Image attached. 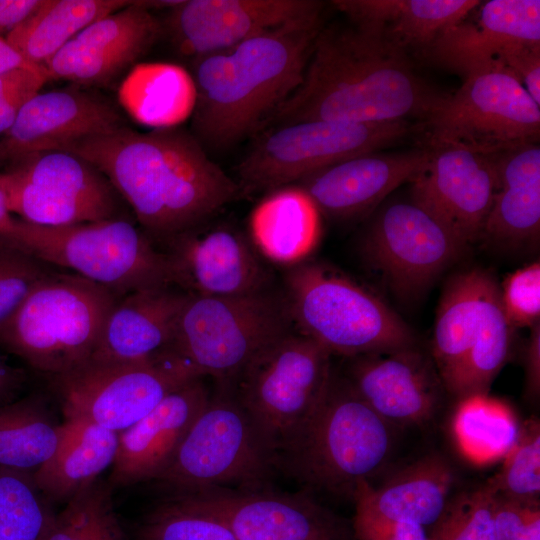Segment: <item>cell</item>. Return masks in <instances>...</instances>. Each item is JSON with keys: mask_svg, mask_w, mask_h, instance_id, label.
<instances>
[{"mask_svg": "<svg viewBox=\"0 0 540 540\" xmlns=\"http://www.w3.org/2000/svg\"><path fill=\"white\" fill-rule=\"evenodd\" d=\"M61 436L62 423L53 419L42 398L0 405V467L34 475L52 457Z\"/></svg>", "mask_w": 540, "mask_h": 540, "instance_id": "cell-36", "label": "cell"}, {"mask_svg": "<svg viewBox=\"0 0 540 540\" xmlns=\"http://www.w3.org/2000/svg\"><path fill=\"white\" fill-rule=\"evenodd\" d=\"M196 378L201 376L170 347L140 361H88L52 382L65 419H83L120 433Z\"/></svg>", "mask_w": 540, "mask_h": 540, "instance_id": "cell-12", "label": "cell"}, {"mask_svg": "<svg viewBox=\"0 0 540 540\" xmlns=\"http://www.w3.org/2000/svg\"><path fill=\"white\" fill-rule=\"evenodd\" d=\"M452 429L463 456L483 465L505 457L516 442L521 426L508 405L487 393L460 399Z\"/></svg>", "mask_w": 540, "mask_h": 540, "instance_id": "cell-37", "label": "cell"}, {"mask_svg": "<svg viewBox=\"0 0 540 540\" xmlns=\"http://www.w3.org/2000/svg\"><path fill=\"white\" fill-rule=\"evenodd\" d=\"M149 9L147 1H132L88 25L45 65L48 80L101 85L117 77L150 49L161 32Z\"/></svg>", "mask_w": 540, "mask_h": 540, "instance_id": "cell-22", "label": "cell"}, {"mask_svg": "<svg viewBox=\"0 0 540 540\" xmlns=\"http://www.w3.org/2000/svg\"><path fill=\"white\" fill-rule=\"evenodd\" d=\"M276 462L231 387L218 384L175 455L155 479L174 493L237 486L262 489Z\"/></svg>", "mask_w": 540, "mask_h": 540, "instance_id": "cell-10", "label": "cell"}, {"mask_svg": "<svg viewBox=\"0 0 540 540\" xmlns=\"http://www.w3.org/2000/svg\"><path fill=\"white\" fill-rule=\"evenodd\" d=\"M118 433L83 419H65L52 457L33 475L49 501L67 502L113 465Z\"/></svg>", "mask_w": 540, "mask_h": 540, "instance_id": "cell-31", "label": "cell"}, {"mask_svg": "<svg viewBox=\"0 0 540 540\" xmlns=\"http://www.w3.org/2000/svg\"><path fill=\"white\" fill-rule=\"evenodd\" d=\"M352 530L358 540H430L426 528L415 522L384 518L358 507Z\"/></svg>", "mask_w": 540, "mask_h": 540, "instance_id": "cell-45", "label": "cell"}, {"mask_svg": "<svg viewBox=\"0 0 540 540\" xmlns=\"http://www.w3.org/2000/svg\"><path fill=\"white\" fill-rule=\"evenodd\" d=\"M53 267L18 247L0 242V328L31 291L56 271Z\"/></svg>", "mask_w": 540, "mask_h": 540, "instance_id": "cell-43", "label": "cell"}, {"mask_svg": "<svg viewBox=\"0 0 540 540\" xmlns=\"http://www.w3.org/2000/svg\"><path fill=\"white\" fill-rule=\"evenodd\" d=\"M394 428L332 369L325 390L278 468L309 488L351 495L382 469Z\"/></svg>", "mask_w": 540, "mask_h": 540, "instance_id": "cell-4", "label": "cell"}, {"mask_svg": "<svg viewBox=\"0 0 540 540\" xmlns=\"http://www.w3.org/2000/svg\"><path fill=\"white\" fill-rule=\"evenodd\" d=\"M443 94L418 76L406 51L361 29L321 28L300 85L265 124L310 120H426Z\"/></svg>", "mask_w": 540, "mask_h": 540, "instance_id": "cell-2", "label": "cell"}, {"mask_svg": "<svg viewBox=\"0 0 540 540\" xmlns=\"http://www.w3.org/2000/svg\"><path fill=\"white\" fill-rule=\"evenodd\" d=\"M455 476L440 455H428L391 475L378 487L358 484L355 505L375 515L432 527L444 512Z\"/></svg>", "mask_w": 540, "mask_h": 540, "instance_id": "cell-29", "label": "cell"}, {"mask_svg": "<svg viewBox=\"0 0 540 540\" xmlns=\"http://www.w3.org/2000/svg\"><path fill=\"white\" fill-rule=\"evenodd\" d=\"M62 151L93 165L132 208L142 230L165 247L240 195L237 182L188 131L122 126Z\"/></svg>", "mask_w": 540, "mask_h": 540, "instance_id": "cell-1", "label": "cell"}, {"mask_svg": "<svg viewBox=\"0 0 540 540\" xmlns=\"http://www.w3.org/2000/svg\"><path fill=\"white\" fill-rule=\"evenodd\" d=\"M499 288L503 310L512 328H532L539 323V262H533L509 274Z\"/></svg>", "mask_w": 540, "mask_h": 540, "instance_id": "cell-44", "label": "cell"}, {"mask_svg": "<svg viewBox=\"0 0 540 540\" xmlns=\"http://www.w3.org/2000/svg\"><path fill=\"white\" fill-rule=\"evenodd\" d=\"M421 124L427 143H456L494 154L538 142L540 105L504 68L473 73L452 94H443Z\"/></svg>", "mask_w": 540, "mask_h": 540, "instance_id": "cell-13", "label": "cell"}, {"mask_svg": "<svg viewBox=\"0 0 540 540\" xmlns=\"http://www.w3.org/2000/svg\"><path fill=\"white\" fill-rule=\"evenodd\" d=\"M126 0H40L5 40L27 63L45 65L79 32L129 4Z\"/></svg>", "mask_w": 540, "mask_h": 540, "instance_id": "cell-32", "label": "cell"}, {"mask_svg": "<svg viewBox=\"0 0 540 540\" xmlns=\"http://www.w3.org/2000/svg\"><path fill=\"white\" fill-rule=\"evenodd\" d=\"M531 329L525 350L526 391L530 397L536 398L540 391V325Z\"/></svg>", "mask_w": 540, "mask_h": 540, "instance_id": "cell-47", "label": "cell"}, {"mask_svg": "<svg viewBox=\"0 0 540 540\" xmlns=\"http://www.w3.org/2000/svg\"><path fill=\"white\" fill-rule=\"evenodd\" d=\"M3 243V242H2ZM5 244L69 269L119 297L176 286L172 258L140 228L122 218L66 226L17 219Z\"/></svg>", "mask_w": 540, "mask_h": 540, "instance_id": "cell-7", "label": "cell"}, {"mask_svg": "<svg viewBox=\"0 0 540 540\" xmlns=\"http://www.w3.org/2000/svg\"><path fill=\"white\" fill-rule=\"evenodd\" d=\"M187 296L186 291L167 286L120 297L89 361H140L170 348Z\"/></svg>", "mask_w": 540, "mask_h": 540, "instance_id": "cell-26", "label": "cell"}, {"mask_svg": "<svg viewBox=\"0 0 540 540\" xmlns=\"http://www.w3.org/2000/svg\"><path fill=\"white\" fill-rule=\"evenodd\" d=\"M333 5L361 29L406 51L420 53L466 18L478 0H336Z\"/></svg>", "mask_w": 540, "mask_h": 540, "instance_id": "cell-28", "label": "cell"}, {"mask_svg": "<svg viewBox=\"0 0 540 540\" xmlns=\"http://www.w3.org/2000/svg\"><path fill=\"white\" fill-rule=\"evenodd\" d=\"M40 0H0V37L29 16Z\"/></svg>", "mask_w": 540, "mask_h": 540, "instance_id": "cell-48", "label": "cell"}, {"mask_svg": "<svg viewBox=\"0 0 540 540\" xmlns=\"http://www.w3.org/2000/svg\"><path fill=\"white\" fill-rule=\"evenodd\" d=\"M487 276L483 269H469L452 276L444 287L432 341V359L443 384L461 364L478 334Z\"/></svg>", "mask_w": 540, "mask_h": 540, "instance_id": "cell-34", "label": "cell"}, {"mask_svg": "<svg viewBox=\"0 0 540 540\" xmlns=\"http://www.w3.org/2000/svg\"><path fill=\"white\" fill-rule=\"evenodd\" d=\"M33 475L0 467V540H43L54 513Z\"/></svg>", "mask_w": 540, "mask_h": 540, "instance_id": "cell-39", "label": "cell"}, {"mask_svg": "<svg viewBox=\"0 0 540 540\" xmlns=\"http://www.w3.org/2000/svg\"><path fill=\"white\" fill-rule=\"evenodd\" d=\"M512 540H540V509L530 516Z\"/></svg>", "mask_w": 540, "mask_h": 540, "instance_id": "cell-53", "label": "cell"}, {"mask_svg": "<svg viewBox=\"0 0 540 540\" xmlns=\"http://www.w3.org/2000/svg\"><path fill=\"white\" fill-rule=\"evenodd\" d=\"M33 96L29 94L0 95V135L8 131L21 108Z\"/></svg>", "mask_w": 540, "mask_h": 540, "instance_id": "cell-50", "label": "cell"}, {"mask_svg": "<svg viewBox=\"0 0 540 540\" xmlns=\"http://www.w3.org/2000/svg\"><path fill=\"white\" fill-rule=\"evenodd\" d=\"M332 369L331 354L293 328L265 346L226 384L277 469L320 400Z\"/></svg>", "mask_w": 540, "mask_h": 540, "instance_id": "cell-8", "label": "cell"}, {"mask_svg": "<svg viewBox=\"0 0 540 540\" xmlns=\"http://www.w3.org/2000/svg\"><path fill=\"white\" fill-rule=\"evenodd\" d=\"M494 496L485 483L451 497L441 517L430 527V540H496Z\"/></svg>", "mask_w": 540, "mask_h": 540, "instance_id": "cell-42", "label": "cell"}, {"mask_svg": "<svg viewBox=\"0 0 540 540\" xmlns=\"http://www.w3.org/2000/svg\"><path fill=\"white\" fill-rule=\"evenodd\" d=\"M138 540H238L217 518L176 495L156 507L139 527Z\"/></svg>", "mask_w": 540, "mask_h": 540, "instance_id": "cell-41", "label": "cell"}, {"mask_svg": "<svg viewBox=\"0 0 540 540\" xmlns=\"http://www.w3.org/2000/svg\"><path fill=\"white\" fill-rule=\"evenodd\" d=\"M209 396L203 378L193 379L118 433L110 482L114 486H128L155 480L172 460Z\"/></svg>", "mask_w": 540, "mask_h": 540, "instance_id": "cell-25", "label": "cell"}, {"mask_svg": "<svg viewBox=\"0 0 540 540\" xmlns=\"http://www.w3.org/2000/svg\"><path fill=\"white\" fill-rule=\"evenodd\" d=\"M118 97L137 122L153 129L174 127L192 114L195 87L192 77L181 67L138 64L123 80Z\"/></svg>", "mask_w": 540, "mask_h": 540, "instance_id": "cell-33", "label": "cell"}, {"mask_svg": "<svg viewBox=\"0 0 540 540\" xmlns=\"http://www.w3.org/2000/svg\"><path fill=\"white\" fill-rule=\"evenodd\" d=\"M175 285L187 293L209 297L251 294L270 286L256 249L232 228L203 226L170 242Z\"/></svg>", "mask_w": 540, "mask_h": 540, "instance_id": "cell-23", "label": "cell"}, {"mask_svg": "<svg viewBox=\"0 0 540 540\" xmlns=\"http://www.w3.org/2000/svg\"><path fill=\"white\" fill-rule=\"evenodd\" d=\"M529 43H540V1L490 0L419 54L465 78L503 68L502 60L512 49Z\"/></svg>", "mask_w": 540, "mask_h": 540, "instance_id": "cell-19", "label": "cell"}, {"mask_svg": "<svg viewBox=\"0 0 540 540\" xmlns=\"http://www.w3.org/2000/svg\"><path fill=\"white\" fill-rule=\"evenodd\" d=\"M497 189L481 238L504 246L536 241L540 230V147L527 142L491 154Z\"/></svg>", "mask_w": 540, "mask_h": 540, "instance_id": "cell-27", "label": "cell"}, {"mask_svg": "<svg viewBox=\"0 0 540 540\" xmlns=\"http://www.w3.org/2000/svg\"><path fill=\"white\" fill-rule=\"evenodd\" d=\"M514 330L503 310L499 284L488 273L478 334L461 364L444 383L445 389L459 399L487 394L508 358Z\"/></svg>", "mask_w": 540, "mask_h": 540, "instance_id": "cell-35", "label": "cell"}, {"mask_svg": "<svg viewBox=\"0 0 540 540\" xmlns=\"http://www.w3.org/2000/svg\"><path fill=\"white\" fill-rule=\"evenodd\" d=\"M120 297L78 274L55 271L0 328V347L55 378L86 364Z\"/></svg>", "mask_w": 540, "mask_h": 540, "instance_id": "cell-6", "label": "cell"}, {"mask_svg": "<svg viewBox=\"0 0 540 540\" xmlns=\"http://www.w3.org/2000/svg\"><path fill=\"white\" fill-rule=\"evenodd\" d=\"M43 540H125L109 486L97 480L69 499Z\"/></svg>", "mask_w": 540, "mask_h": 540, "instance_id": "cell-38", "label": "cell"}, {"mask_svg": "<svg viewBox=\"0 0 540 540\" xmlns=\"http://www.w3.org/2000/svg\"><path fill=\"white\" fill-rule=\"evenodd\" d=\"M25 381V372L11 366L0 355V405L12 401V398L22 388Z\"/></svg>", "mask_w": 540, "mask_h": 540, "instance_id": "cell-49", "label": "cell"}, {"mask_svg": "<svg viewBox=\"0 0 540 540\" xmlns=\"http://www.w3.org/2000/svg\"><path fill=\"white\" fill-rule=\"evenodd\" d=\"M539 506L494 496L493 526L496 540H512Z\"/></svg>", "mask_w": 540, "mask_h": 540, "instance_id": "cell-46", "label": "cell"}, {"mask_svg": "<svg viewBox=\"0 0 540 540\" xmlns=\"http://www.w3.org/2000/svg\"><path fill=\"white\" fill-rule=\"evenodd\" d=\"M503 459L499 472L486 484L496 495L539 506L540 427L537 421L526 422L521 427L516 442Z\"/></svg>", "mask_w": 540, "mask_h": 540, "instance_id": "cell-40", "label": "cell"}, {"mask_svg": "<svg viewBox=\"0 0 540 540\" xmlns=\"http://www.w3.org/2000/svg\"><path fill=\"white\" fill-rule=\"evenodd\" d=\"M410 121L310 120L274 126L238 165L240 195L267 193L356 155L376 152L411 133Z\"/></svg>", "mask_w": 540, "mask_h": 540, "instance_id": "cell-11", "label": "cell"}, {"mask_svg": "<svg viewBox=\"0 0 540 540\" xmlns=\"http://www.w3.org/2000/svg\"><path fill=\"white\" fill-rule=\"evenodd\" d=\"M19 66L33 65L27 63L12 47H10L4 37H0V73Z\"/></svg>", "mask_w": 540, "mask_h": 540, "instance_id": "cell-52", "label": "cell"}, {"mask_svg": "<svg viewBox=\"0 0 540 540\" xmlns=\"http://www.w3.org/2000/svg\"><path fill=\"white\" fill-rule=\"evenodd\" d=\"M321 229V213L296 184L265 193L249 221L256 251L286 268L308 259L319 243Z\"/></svg>", "mask_w": 540, "mask_h": 540, "instance_id": "cell-30", "label": "cell"}, {"mask_svg": "<svg viewBox=\"0 0 540 540\" xmlns=\"http://www.w3.org/2000/svg\"><path fill=\"white\" fill-rule=\"evenodd\" d=\"M428 147L399 153L370 152L321 169L296 183L321 215L348 220L372 211L392 191L412 182L430 161Z\"/></svg>", "mask_w": 540, "mask_h": 540, "instance_id": "cell-24", "label": "cell"}, {"mask_svg": "<svg viewBox=\"0 0 540 540\" xmlns=\"http://www.w3.org/2000/svg\"><path fill=\"white\" fill-rule=\"evenodd\" d=\"M293 328L283 292L270 286L233 297L188 293L171 347L201 377L228 384L265 346Z\"/></svg>", "mask_w": 540, "mask_h": 540, "instance_id": "cell-9", "label": "cell"}, {"mask_svg": "<svg viewBox=\"0 0 540 540\" xmlns=\"http://www.w3.org/2000/svg\"><path fill=\"white\" fill-rule=\"evenodd\" d=\"M17 218L12 216L8 209L6 193L2 181V172H0V242H8L12 237Z\"/></svg>", "mask_w": 540, "mask_h": 540, "instance_id": "cell-51", "label": "cell"}, {"mask_svg": "<svg viewBox=\"0 0 540 540\" xmlns=\"http://www.w3.org/2000/svg\"><path fill=\"white\" fill-rule=\"evenodd\" d=\"M8 209L24 221L66 226L118 217V193L86 160L64 151L27 155L2 172Z\"/></svg>", "mask_w": 540, "mask_h": 540, "instance_id": "cell-14", "label": "cell"}, {"mask_svg": "<svg viewBox=\"0 0 540 540\" xmlns=\"http://www.w3.org/2000/svg\"><path fill=\"white\" fill-rule=\"evenodd\" d=\"M283 280L294 328L331 355L353 358L416 345L413 330L382 299L325 264L287 267Z\"/></svg>", "mask_w": 540, "mask_h": 540, "instance_id": "cell-5", "label": "cell"}, {"mask_svg": "<svg viewBox=\"0 0 540 540\" xmlns=\"http://www.w3.org/2000/svg\"><path fill=\"white\" fill-rule=\"evenodd\" d=\"M426 147L430 161L411 182V198L466 245L479 240L497 189L492 155L449 142Z\"/></svg>", "mask_w": 540, "mask_h": 540, "instance_id": "cell-17", "label": "cell"}, {"mask_svg": "<svg viewBox=\"0 0 540 540\" xmlns=\"http://www.w3.org/2000/svg\"><path fill=\"white\" fill-rule=\"evenodd\" d=\"M320 23L300 20L194 58L192 134L204 148H228L265 124L300 85Z\"/></svg>", "mask_w": 540, "mask_h": 540, "instance_id": "cell-3", "label": "cell"}, {"mask_svg": "<svg viewBox=\"0 0 540 540\" xmlns=\"http://www.w3.org/2000/svg\"><path fill=\"white\" fill-rule=\"evenodd\" d=\"M322 7L315 0H180L169 9L167 26L177 49L196 58L319 16Z\"/></svg>", "mask_w": 540, "mask_h": 540, "instance_id": "cell-18", "label": "cell"}, {"mask_svg": "<svg viewBox=\"0 0 540 540\" xmlns=\"http://www.w3.org/2000/svg\"><path fill=\"white\" fill-rule=\"evenodd\" d=\"M222 521L238 540H349L342 519L305 493L224 487L174 493Z\"/></svg>", "mask_w": 540, "mask_h": 540, "instance_id": "cell-16", "label": "cell"}, {"mask_svg": "<svg viewBox=\"0 0 540 540\" xmlns=\"http://www.w3.org/2000/svg\"><path fill=\"white\" fill-rule=\"evenodd\" d=\"M125 126L120 112L100 96L79 88L38 92L0 139V162L62 151L84 138Z\"/></svg>", "mask_w": 540, "mask_h": 540, "instance_id": "cell-21", "label": "cell"}, {"mask_svg": "<svg viewBox=\"0 0 540 540\" xmlns=\"http://www.w3.org/2000/svg\"><path fill=\"white\" fill-rule=\"evenodd\" d=\"M467 245L411 197L383 207L368 227L362 251L401 300L421 297Z\"/></svg>", "mask_w": 540, "mask_h": 540, "instance_id": "cell-15", "label": "cell"}, {"mask_svg": "<svg viewBox=\"0 0 540 540\" xmlns=\"http://www.w3.org/2000/svg\"><path fill=\"white\" fill-rule=\"evenodd\" d=\"M351 359L344 376L393 428L424 424L437 413L445 387L433 359L416 345Z\"/></svg>", "mask_w": 540, "mask_h": 540, "instance_id": "cell-20", "label": "cell"}]
</instances>
